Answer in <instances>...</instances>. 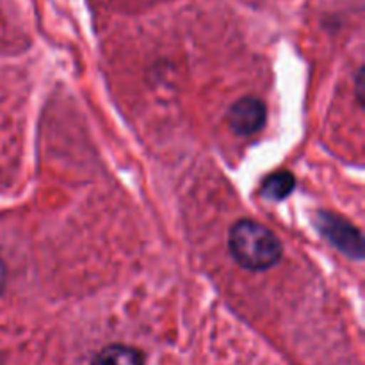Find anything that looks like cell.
Segmentation results:
<instances>
[{"mask_svg":"<svg viewBox=\"0 0 365 365\" xmlns=\"http://www.w3.org/2000/svg\"><path fill=\"white\" fill-rule=\"evenodd\" d=\"M228 248L239 266L250 271H266L282 257V242L264 225L242 220L232 227Z\"/></svg>","mask_w":365,"mask_h":365,"instance_id":"cell-1","label":"cell"},{"mask_svg":"<svg viewBox=\"0 0 365 365\" xmlns=\"http://www.w3.org/2000/svg\"><path fill=\"white\" fill-rule=\"evenodd\" d=\"M294 187V175L289 173V171H274L264 180L262 196L267 200H273V202H280V200L287 198Z\"/></svg>","mask_w":365,"mask_h":365,"instance_id":"cell-5","label":"cell"},{"mask_svg":"<svg viewBox=\"0 0 365 365\" xmlns=\"http://www.w3.org/2000/svg\"><path fill=\"white\" fill-rule=\"evenodd\" d=\"M317 228L335 248H339L348 257H353V259H362V234L353 225H349L348 221L339 216H334V214L319 212V216H317Z\"/></svg>","mask_w":365,"mask_h":365,"instance_id":"cell-2","label":"cell"},{"mask_svg":"<svg viewBox=\"0 0 365 365\" xmlns=\"http://www.w3.org/2000/svg\"><path fill=\"white\" fill-rule=\"evenodd\" d=\"M91 365H145V356L132 346L110 344L96 353Z\"/></svg>","mask_w":365,"mask_h":365,"instance_id":"cell-4","label":"cell"},{"mask_svg":"<svg viewBox=\"0 0 365 365\" xmlns=\"http://www.w3.org/2000/svg\"><path fill=\"white\" fill-rule=\"evenodd\" d=\"M6 280H7V271H6V264L0 260V294H2L4 287H6Z\"/></svg>","mask_w":365,"mask_h":365,"instance_id":"cell-6","label":"cell"},{"mask_svg":"<svg viewBox=\"0 0 365 365\" xmlns=\"http://www.w3.org/2000/svg\"><path fill=\"white\" fill-rule=\"evenodd\" d=\"M227 121L237 135H253L266 121V107L259 98L245 96L230 107Z\"/></svg>","mask_w":365,"mask_h":365,"instance_id":"cell-3","label":"cell"}]
</instances>
